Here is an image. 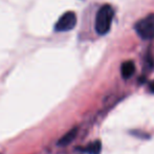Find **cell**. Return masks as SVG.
Instances as JSON below:
<instances>
[{"mask_svg": "<svg viewBox=\"0 0 154 154\" xmlns=\"http://www.w3.org/2000/svg\"><path fill=\"white\" fill-rule=\"evenodd\" d=\"M134 29L144 40L154 39V14L148 15L135 23Z\"/></svg>", "mask_w": 154, "mask_h": 154, "instance_id": "cell-2", "label": "cell"}, {"mask_svg": "<svg viewBox=\"0 0 154 154\" xmlns=\"http://www.w3.org/2000/svg\"><path fill=\"white\" fill-rule=\"evenodd\" d=\"M150 90H151V92L154 93V81L150 84Z\"/></svg>", "mask_w": 154, "mask_h": 154, "instance_id": "cell-7", "label": "cell"}, {"mask_svg": "<svg viewBox=\"0 0 154 154\" xmlns=\"http://www.w3.org/2000/svg\"><path fill=\"white\" fill-rule=\"evenodd\" d=\"M114 18V10L110 4H104L99 8L95 16L94 29L101 36L106 35L111 29L112 21Z\"/></svg>", "mask_w": 154, "mask_h": 154, "instance_id": "cell-1", "label": "cell"}, {"mask_svg": "<svg viewBox=\"0 0 154 154\" xmlns=\"http://www.w3.org/2000/svg\"><path fill=\"white\" fill-rule=\"evenodd\" d=\"M77 134H78V128H73V129L69 130L66 134H64V135H63L62 137L59 140V142H58V146L63 147V146H67V145H69L73 140H75V137L77 136Z\"/></svg>", "mask_w": 154, "mask_h": 154, "instance_id": "cell-5", "label": "cell"}, {"mask_svg": "<svg viewBox=\"0 0 154 154\" xmlns=\"http://www.w3.org/2000/svg\"><path fill=\"white\" fill-rule=\"evenodd\" d=\"M77 24V15L75 12H66L62 15L55 24L56 32H69L75 29Z\"/></svg>", "mask_w": 154, "mask_h": 154, "instance_id": "cell-3", "label": "cell"}, {"mask_svg": "<svg viewBox=\"0 0 154 154\" xmlns=\"http://www.w3.org/2000/svg\"><path fill=\"white\" fill-rule=\"evenodd\" d=\"M135 72V64L133 61H126L121 66V73L124 79H130Z\"/></svg>", "mask_w": 154, "mask_h": 154, "instance_id": "cell-4", "label": "cell"}, {"mask_svg": "<svg viewBox=\"0 0 154 154\" xmlns=\"http://www.w3.org/2000/svg\"><path fill=\"white\" fill-rule=\"evenodd\" d=\"M84 152L87 154H100L102 151V144L100 140H95V142L89 144L85 149H84Z\"/></svg>", "mask_w": 154, "mask_h": 154, "instance_id": "cell-6", "label": "cell"}]
</instances>
